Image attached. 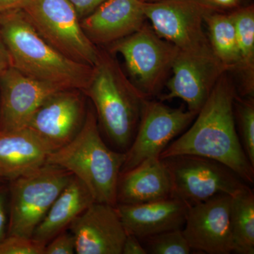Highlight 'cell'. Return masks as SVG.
I'll return each instance as SVG.
<instances>
[{"instance_id":"obj_1","label":"cell","mask_w":254,"mask_h":254,"mask_svg":"<svg viewBox=\"0 0 254 254\" xmlns=\"http://www.w3.org/2000/svg\"><path fill=\"white\" fill-rule=\"evenodd\" d=\"M235 87L224 73L190 128L173 141L160 155H193L213 159L233 170L248 185L254 182V167L243 149L236 128Z\"/></svg>"},{"instance_id":"obj_2","label":"cell","mask_w":254,"mask_h":254,"mask_svg":"<svg viewBox=\"0 0 254 254\" xmlns=\"http://www.w3.org/2000/svg\"><path fill=\"white\" fill-rule=\"evenodd\" d=\"M0 38L11 66L23 74L63 90L83 91L88 86L93 67L69 59L50 46L22 9L0 14Z\"/></svg>"},{"instance_id":"obj_3","label":"cell","mask_w":254,"mask_h":254,"mask_svg":"<svg viewBox=\"0 0 254 254\" xmlns=\"http://www.w3.org/2000/svg\"><path fill=\"white\" fill-rule=\"evenodd\" d=\"M94 105L97 118L110 142L124 153L139 123L144 95L128 81L110 53L100 51L89 83L83 91Z\"/></svg>"},{"instance_id":"obj_4","label":"cell","mask_w":254,"mask_h":254,"mask_svg":"<svg viewBox=\"0 0 254 254\" xmlns=\"http://www.w3.org/2000/svg\"><path fill=\"white\" fill-rule=\"evenodd\" d=\"M125 153L110 149L100 135L95 110L87 111L72 141L53 152L46 163L66 169L85 184L95 202L117 205V187Z\"/></svg>"},{"instance_id":"obj_5","label":"cell","mask_w":254,"mask_h":254,"mask_svg":"<svg viewBox=\"0 0 254 254\" xmlns=\"http://www.w3.org/2000/svg\"><path fill=\"white\" fill-rule=\"evenodd\" d=\"M72 175L66 169L46 163L8 182L9 222L7 235L32 238L37 227Z\"/></svg>"},{"instance_id":"obj_6","label":"cell","mask_w":254,"mask_h":254,"mask_svg":"<svg viewBox=\"0 0 254 254\" xmlns=\"http://www.w3.org/2000/svg\"><path fill=\"white\" fill-rule=\"evenodd\" d=\"M22 9L37 32L62 54L92 67L98 63L100 50L85 34L68 0H31Z\"/></svg>"},{"instance_id":"obj_7","label":"cell","mask_w":254,"mask_h":254,"mask_svg":"<svg viewBox=\"0 0 254 254\" xmlns=\"http://www.w3.org/2000/svg\"><path fill=\"white\" fill-rule=\"evenodd\" d=\"M163 160L171 177L172 197L189 206L220 193L232 196L249 187L233 170L213 159L180 155Z\"/></svg>"},{"instance_id":"obj_8","label":"cell","mask_w":254,"mask_h":254,"mask_svg":"<svg viewBox=\"0 0 254 254\" xmlns=\"http://www.w3.org/2000/svg\"><path fill=\"white\" fill-rule=\"evenodd\" d=\"M178 50L145 23L138 31L110 44V53L123 57L133 85L148 98L161 89Z\"/></svg>"},{"instance_id":"obj_9","label":"cell","mask_w":254,"mask_h":254,"mask_svg":"<svg viewBox=\"0 0 254 254\" xmlns=\"http://www.w3.org/2000/svg\"><path fill=\"white\" fill-rule=\"evenodd\" d=\"M217 8L205 0H162L143 2V11L160 38L180 50L210 48L203 31L205 18Z\"/></svg>"},{"instance_id":"obj_10","label":"cell","mask_w":254,"mask_h":254,"mask_svg":"<svg viewBox=\"0 0 254 254\" xmlns=\"http://www.w3.org/2000/svg\"><path fill=\"white\" fill-rule=\"evenodd\" d=\"M196 115L197 113L186 110L183 106L172 108L161 101L145 100L136 134L125 152L121 173L150 159L160 158L163 150L194 120Z\"/></svg>"},{"instance_id":"obj_11","label":"cell","mask_w":254,"mask_h":254,"mask_svg":"<svg viewBox=\"0 0 254 254\" xmlns=\"http://www.w3.org/2000/svg\"><path fill=\"white\" fill-rule=\"evenodd\" d=\"M173 76L168 93L160 100L180 98L188 110L198 114L222 75L230 68L214 54L211 47L199 50H180L172 65Z\"/></svg>"},{"instance_id":"obj_12","label":"cell","mask_w":254,"mask_h":254,"mask_svg":"<svg viewBox=\"0 0 254 254\" xmlns=\"http://www.w3.org/2000/svg\"><path fill=\"white\" fill-rule=\"evenodd\" d=\"M81 90L55 92L31 115L26 127L55 150L72 141L80 131L87 111L86 98Z\"/></svg>"},{"instance_id":"obj_13","label":"cell","mask_w":254,"mask_h":254,"mask_svg":"<svg viewBox=\"0 0 254 254\" xmlns=\"http://www.w3.org/2000/svg\"><path fill=\"white\" fill-rule=\"evenodd\" d=\"M231 200L232 195L220 193L189 206L182 232L192 250L209 254L233 252Z\"/></svg>"},{"instance_id":"obj_14","label":"cell","mask_w":254,"mask_h":254,"mask_svg":"<svg viewBox=\"0 0 254 254\" xmlns=\"http://www.w3.org/2000/svg\"><path fill=\"white\" fill-rule=\"evenodd\" d=\"M68 230L77 254H122L126 230L116 208L94 202L71 222Z\"/></svg>"},{"instance_id":"obj_15","label":"cell","mask_w":254,"mask_h":254,"mask_svg":"<svg viewBox=\"0 0 254 254\" xmlns=\"http://www.w3.org/2000/svg\"><path fill=\"white\" fill-rule=\"evenodd\" d=\"M60 90L10 66L0 75V131L26 127L37 108Z\"/></svg>"},{"instance_id":"obj_16","label":"cell","mask_w":254,"mask_h":254,"mask_svg":"<svg viewBox=\"0 0 254 254\" xmlns=\"http://www.w3.org/2000/svg\"><path fill=\"white\" fill-rule=\"evenodd\" d=\"M141 0H107L81 19L82 29L95 45H110L130 36L144 24Z\"/></svg>"},{"instance_id":"obj_17","label":"cell","mask_w":254,"mask_h":254,"mask_svg":"<svg viewBox=\"0 0 254 254\" xmlns=\"http://www.w3.org/2000/svg\"><path fill=\"white\" fill-rule=\"evenodd\" d=\"M115 208L127 234L141 239L183 228L189 205L170 197L138 204H117Z\"/></svg>"},{"instance_id":"obj_18","label":"cell","mask_w":254,"mask_h":254,"mask_svg":"<svg viewBox=\"0 0 254 254\" xmlns=\"http://www.w3.org/2000/svg\"><path fill=\"white\" fill-rule=\"evenodd\" d=\"M53 152L27 127L0 131V179L10 182L39 168Z\"/></svg>"},{"instance_id":"obj_19","label":"cell","mask_w":254,"mask_h":254,"mask_svg":"<svg viewBox=\"0 0 254 254\" xmlns=\"http://www.w3.org/2000/svg\"><path fill=\"white\" fill-rule=\"evenodd\" d=\"M171 177L163 159L153 158L120 173L117 204H138L172 197Z\"/></svg>"},{"instance_id":"obj_20","label":"cell","mask_w":254,"mask_h":254,"mask_svg":"<svg viewBox=\"0 0 254 254\" xmlns=\"http://www.w3.org/2000/svg\"><path fill=\"white\" fill-rule=\"evenodd\" d=\"M94 202L88 187L72 175L37 227L32 238L46 245L60 232L68 230L71 222Z\"/></svg>"},{"instance_id":"obj_21","label":"cell","mask_w":254,"mask_h":254,"mask_svg":"<svg viewBox=\"0 0 254 254\" xmlns=\"http://www.w3.org/2000/svg\"><path fill=\"white\" fill-rule=\"evenodd\" d=\"M233 253L254 254V194L250 187L232 195L230 213Z\"/></svg>"},{"instance_id":"obj_22","label":"cell","mask_w":254,"mask_h":254,"mask_svg":"<svg viewBox=\"0 0 254 254\" xmlns=\"http://www.w3.org/2000/svg\"><path fill=\"white\" fill-rule=\"evenodd\" d=\"M208 28V41L214 54L230 70L240 68L241 60L232 14L217 11L205 18Z\"/></svg>"},{"instance_id":"obj_23","label":"cell","mask_w":254,"mask_h":254,"mask_svg":"<svg viewBox=\"0 0 254 254\" xmlns=\"http://www.w3.org/2000/svg\"><path fill=\"white\" fill-rule=\"evenodd\" d=\"M239 53L240 69L254 76V9L253 6L242 8L232 13Z\"/></svg>"},{"instance_id":"obj_24","label":"cell","mask_w":254,"mask_h":254,"mask_svg":"<svg viewBox=\"0 0 254 254\" xmlns=\"http://www.w3.org/2000/svg\"><path fill=\"white\" fill-rule=\"evenodd\" d=\"M138 240L147 254H189L193 251L189 245L182 229L160 232Z\"/></svg>"},{"instance_id":"obj_25","label":"cell","mask_w":254,"mask_h":254,"mask_svg":"<svg viewBox=\"0 0 254 254\" xmlns=\"http://www.w3.org/2000/svg\"><path fill=\"white\" fill-rule=\"evenodd\" d=\"M234 113L238 123L239 138L246 155L254 167V100L235 98Z\"/></svg>"},{"instance_id":"obj_26","label":"cell","mask_w":254,"mask_h":254,"mask_svg":"<svg viewBox=\"0 0 254 254\" xmlns=\"http://www.w3.org/2000/svg\"><path fill=\"white\" fill-rule=\"evenodd\" d=\"M46 245L34 239L7 235L0 241V254H44Z\"/></svg>"},{"instance_id":"obj_27","label":"cell","mask_w":254,"mask_h":254,"mask_svg":"<svg viewBox=\"0 0 254 254\" xmlns=\"http://www.w3.org/2000/svg\"><path fill=\"white\" fill-rule=\"evenodd\" d=\"M76 254V242L69 230H64L46 245L44 254Z\"/></svg>"},{"instance_id":"obj_28","label":"cell","mask_w":254,"mask_h":254,"mask_svg":"<svg viewBox=\"0 0 254 254\" xmlns=\"http://www.w3.org/2000/svg\"><path fill=\"white\" fill-rule=\"evenodd\" d=\"M9 222V184L7 182H0V241L7 236Z\"/></svg>"},{"instance_id":"obj_29","label":"cell","mask_w":254,"mask_h":254,"mask_svg":"<svg viewBox=\"0 0 254 254\" xmlns=\"http://www.w3.org/2000/svg\"><path fill=\"white\" fill-rule=\"evenodd\" d=\"M73 5L80 20L91 14L107 0H68Z\"/></svg>"},{"instance_id":"obj_30","label":"cell","mask_w":254,"mask_h":254,"mask_svg":"<svg viewBox=\"0 0 254 254\" xmlns=\"http://www.w3.org/2000/svg\"><path fill=\"white\" fill-rule=\"evenodd\" d=\"M122 254H147V252L138 237L127 234Z\"/></svg>"},{"instance_id":"obj_31","label":"cell","mask_w":254,"mask_h":254,"mask_svg":"<svg viewBox=\"0 0 254 254\" xmlns=\"http://www.w3.org/2000/svg\"><path fill=\"white\" fill-rule=\"evenodd\" d=\"M31 0H0V14L11 10L23 9Z\"/></svg>"},{"instance_id":"obj_32","label":"cell","mask_w":254,"mask_h":254,"mask_svg":"<svg viewBox=\"0 0 254 254\" xmlns=\"http://www.w3.org/2000/svg\"><path fill=\"white\" fill-rule=\"evenodd\" d=\"M10 66H11V64L9 53L0 38V75Z\"/></svg>"},{"instance_id":"obj_33","label":"cell","mask_w":254,"mask_h":254,"mask_svg":"<svg viewBox=\"0 0 254 254\" xmlns=\"http://www.w3.org/2000/svg\"><path fill=\"white\" fill-rule=\"evenodd\" d=\"M215 7H232L238 2V0H205Z\"/></svg>"},{"instance_id":"obj_34","label":"cell","mask_w":254,"mask_h":254,"mask_svg":"<svg viewBox=\"0 0 254 254\" xmlns=\"http://www.w3.org/2000/svg\"><path fill=\"white\" fill-rule=\"evenodd\" d=\"M143 2H154V1H162V0H141Z\"/></svg>"},{"instance_id":"obj_35","label":"cell","mask_w":254,"mask_h":254,"mask_svg":"<svg viewBox=\"0 0 254 254\" xmlns=\"http://www.w3.org/2000/svg\"><path fill=\"white\" fill-rule=\"evenodd\" d=\"M4 182V181H3L2 180H1V179H0V182Z\"/></svg>"}]
</instances>
